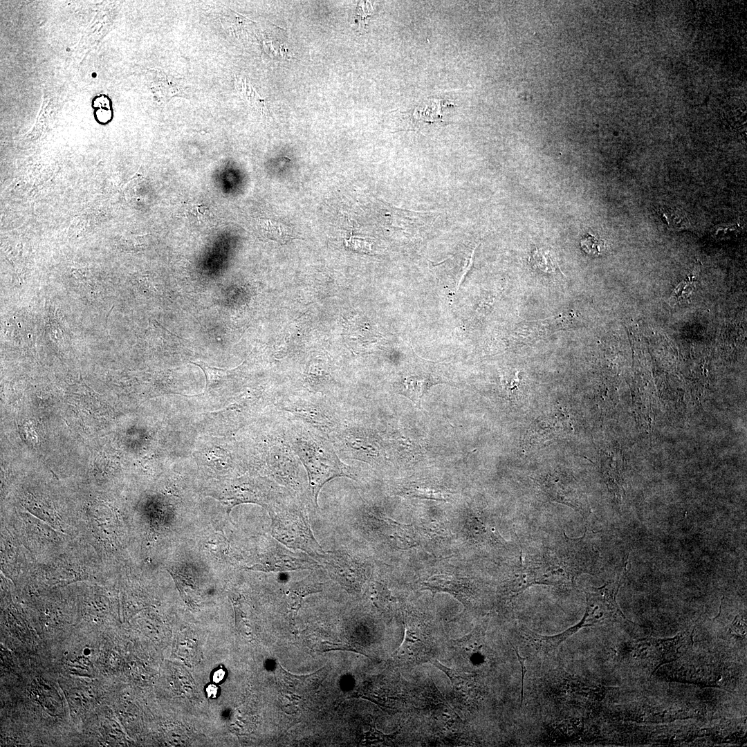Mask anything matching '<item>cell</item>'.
Listing matches in <instances>:
<instances>
[{
	"instance_id": "3957f363",
	"label": "cell",
	"mask_w": 747,
	"mask_h": 747,
	"mask_svg": "<svg viewBox=\"0 0 747 747\" xmlns=\"http://www.w3.org/2000/svg\"><path fill=\"white\" fill-rule=\"evenodd\" d=\"M329 439L341 459L362 461L374 465L387 461L382 438L351 409Z\"/></svg>"
},
{
	"instance_id": "8fae6325",
	"label": "cell",
	"mask_w": 747,
	"mask_h": 747,
	"mask_svg": "<svg viewBox=\"0 0 747 747\" xmlns=\"http://www.w3.org/2000/svg\"><path fill=\"white\" fill-rule=\"evenodd\" d=\"M691 634L685 631L679 634L672 638L656 639L652 638H644V641L650 645L655 652L660 657L658 667L664 663L672 661L677 657L679 649L684 646H689L691 640Z\"/></svg>"
},
{
	"instance_id": "4fadbf2b",
	"label": "cell",
	"mask_w": 747,
	"mask_h": 747,
	"mask_svg": "<svg viewBox=\"0 0 747 747\" xmlns=\"http://www.w3.org/2000/svg\"><path fill=\"white\" fill-rule=\"evenodd\" d=\"M440 670L443 672L451 681L455 692L464 699L468 698L471 693L472 680L470 676L461 671L449 668L439 662L435 658H432L430 662Z\"/></svg>"
},
{
	"instance_id": "7c38bea8",
	"label": "cell",
	"mask_w": 747,
	"mask_h": 747,
	"mask_svg": "<svg viewBox=\"0 0 747 747\" xmlns=\"http://www.w3.org/2000/svg\"><path fill=\"white\" fill-rule=\"evenodd\" d=\"M535 584L537 582L534 568L521 566L504 581L501 590L506 596L512 598Z\"/></svg>"
},
{
	"instance_id": "2e32d148",
	"label": "cell",
	"mask_w": 747,
	"mask_h": 747,
	"mask_svg": "<svg viewBox=\"0 0 747 747\" xmlns=\"http://www.w3.org/2000/svg\"><path fill=\"white\" fill-rule=\"evenodd\" d=\"M234 85L237 93L248 103L261 114H267L268 109L264 99L257 93L250 82L243 77H236Z\"/></svg>"
},
{
	"instance_id": "5b68a950",
	"label": "cell",
	"mask_w": 747,
	"mask_h": 747,
	"mask_svg": "<svg viewBox=\"0 0 747 747\" xmlns=\"http://www.w3.org/2000/svg\"><path fill=\"white\" fill-rule=\"evenodd\" d=\"M627 572V570L625 569L618 578L605 583L602 587H587L584 590L587 607L583 617L587 627L593 626L607 619L625 620L632 622L625 617L616 602L621 580Z\"/></svg>"
},
{
	"instance_id": "603a6c76",
	"label": "cell",
	"mask_w": 747,
	"mask_h": 747,
	"mask_svg": "<svg viewBox=\"0 0 747 747\" xmlns=\"http://www.w3.org/2000/svg\"><path fill=\"white\" fill-rule=\"evenodd\" d=\"M408 495H411L414 497L436 499L443 500L445 497V494L441 490H434L433 488L429 489L428 487L422 488L419 486H413L409 488L407 490Z\"/></svg>"
},
{
	"instance_id": "d4e9b609",
	"label": "cell",
	"mask_w": 747,
	"mask_h": 747,
	"mask_svg": "<svg viewBox=\"0 0 747 747\" xmlns=\"http://www.w3.org/2000/svg\"><path fill=\"white\" fill-rule=\"evenodd\" d=\"M225 676V672L222 669H219L214 672L213 674V681L215 683L221 681Z\"/></svg>"
},
{
	"instance_id": "52a82bcc",
	"label": "cell",
	"mask_w": 747,
	"mask_h": 747,
	"mask_svg": "<svg viewBox=\"0 0 747 747\" xmlns=\"http://www.w3.org/2000/svg\"><path fill=\"white\" fill-rule=\"evenodd\" d=\"M295 498H293L286 504L281 519L286 523L281 525L282 533H279V536L288 546L309 550L310 552H315L318 555L317 548L320 546L306 524L302 512V502Z\"/></svg>"
},
{
	"instance_id": "8992f818",
	"label": "cell",
	"mask_w": 747,
	"mask_h": 747,
	"mask_svg": "<svg viewBox=\"0 0 747 747\" xmlns=\"http://www.w3.org/2000/svg\"><path fill=\"white\" fill-rule=\"evenodd\" d=\"M404 624L405 636L394 654L395 662L403 666L429 663L433 658L432 647V639L426 628L409 616H406Z\"/></svg>"
},
{
	"instance_id": "ffe728a7",
	"label": "cell",
	"mask_w": 747,
	"mask_h": 747,
	"mask_svg": "<svg viewBox=\"0 0 747 747\" xmlns=\"http://www.w3.org/2000/svg\"><path fill=\"white\" fill-rule=\"evenodd\" d=\"M531 262L534 268L547 273H554L559 267L551 252L544 248L535 249L532 252Z\"/></svg>"
},
{
	"instance_id": "484cf974",
	"label": "cell",
	"mask_w": 747,
	"mask_h": 747,
	"mask_svg": "<svg viewBox=\"0 0 747 747\" xmlns=\"http://www.w3.org/2000/svg\"><path fill=\"white\" fill-rule=\"evenodd\" d=\"M207 694L210 697H214L218 692L217 687L214 685H209L207 689Z\"/></svg>"
},
{
	"instance_id": "ba28073f",
	"label": "cell",
	"mask_w": 747,
	"mask_h": 747,
	"mask_svg": "<svg viewBox=\"0 0 747 747\" xmlns=\"http://www.w3.org/2000/svg\"><path fill=\"white\" fill-rule=\"evenodd\" d=\"M320 560L330 575L348 590L358 591L361 587L364 571L350 557L330 553L320 555Z\"/></svg>"
},
{
	"instance_id": "4316f807",
	"label": "cell",
	"mask_w": 747,
	"mask_h": 747,
	"mask_svg": "<svg viewBox=\"0 0 747 747\" xmlns=\"http://www.w3.org/2000/svg\"><path fill=\"white\" fill-rule=\"evenodd\" d=\"M93 77H95V73H93Z\"/></svg>"
},
{
	"instance_id": "30bf717a",
	"label": "cell",
	"mask_w": 747,
	"mask_h": 747,
	"mask_svg": "<svg viewBox=\"0 0 747 747\" xmlns=\"http://www.w3.org/2000/svg\"><path fill=\"white\" fill-rule=\"evenodd\" d=\"M587 627L584 618L563 632L553 636H542L522 626L520 631L526 639L539 652L548 653L555 649L562 643L569 638L582 627Z\"/></svg>"
},
{
	"instance_id": "9a60e30c",
	"label": "cell",
	"mask_w": 747,
	"mask_h": 747,
	"mask_svg": "<svg viewBox=\"0 0 747 747\" xmlns=\"http://www.w3.org/2000/svg\"><path fill=\"white\" fill-rule=\"evenodd\" d=\"M483 625L477 627L463 638L454 641V648L465 658H470L483 647Z\"/></svg>"
},
{
	"instance_id": "277c9868",
	"label": "cell",
	"mask_w": 747,
	"mask_h": 747,
	"mask_svg": "<svg viewBox=\"0 0 747 747\" xmlns=\"http://www.w3.org/2000/svg\"><path fill=\"white\" fill-rule=\"evenodd\" d=\"M583 539H569L566 536L562 555L555 553L547 557L542 566L534 568L537 584L548 585L573 584L576 577L585 568L582 566L584 555H582Z\"/></svg>"
},
{
	"instance_id": "44dd1931",
	"label": "cell",
	"mask_w": 747,
	"mask_h": 747,
	"mask_svg": "<svg viewBox=\"0 0 747 747\" xmlns=\"http://www.w3.org/2000/svg\"><path fill=\"white\" fill-rule=\"evenodd\" d=\"M580 246L584 252L590 255H598L604 247V241L593 235L587 234L580 241Z\"/></svg>"
},
{
	"instance_id": "7a4b0ae2",
	"label": "cell",
	"mask_w": 747,
	"mask_h": 747,
	"mask_svg": "<svg viewBox=\"0 0 747 747\" xmlns=\"http://www.w3.org/2000/svg\"><path fill=\"white\" fill-rule=\"evenodd\" d=\"M279 410L313 427L329 439L342 424L349 404L309 391L286 394L277 403Z\"/></svg>"
},
{
	"instance_id": "ac0fdd59",
	"label": "cell",
	"mask_w": 747,
	"mask_h": 747,
	"mask_svg": "<svg viewBox=\"0 0 747 747\" xmlns=\"http://www.w3.org/2000/svg\"><path fill=\"white\" fill-rule=\"evenodd\" d=\"M259 224L265 237L271 240L284 243L293 239L290 227L282 222L261 219Z\"/></svg>"
},
{
	"instance_id": "9c48e42d",
	"label": "cell",
	"mask_w": 747,
	"mask_h": 747,
	"mask_svg": "<svg viewBox=\"0 0 747 747\" xmlns=\"http://www.w3.org/2000/svg\"><path fill=\"white\" fill-rule=\"evenodd\" d=\"M320 670L307 676H296L282 670L286 707L298 710L301 703H306L321 681Z\"/></svg>"
},
{
	"instance_id": "5bb4252c",
	"label": "cell",
	"mask_w": 747,
	"mask_h": 747,
	"mask_svg": "<svg viewBox=\"0 0 747 747\" xmlns=\"http://www.w3.org/2000/svg\"><path fill=\"white\" fill-rule=\"evenodd\" d=\"M308 638V646L315 651L349 650L360 653L348 641L338 636L313 634Z\"/></svg>"
},
{
	"instance_id": "6da1fadb",
	"label": "cell",
	"mask_w": 747,
	"mask_h": 747,
	"mask_svg": "<svg viewBox=\"0 0 747 747\" xmlns=\"http://www.w3.org/2000/svg\"><path fill=\"white\" fill-rule=\"evenodd\" d=\"M282 412L286 439L306 470L308 492L315 506L320 490L328 481L340 477L357 480L356 469L341 460L328 437Z\"/></svg>"
},
{
	"instance_id": "d6986e66",
	"label": "cell",
	"mask_w": 747,
	"mask_h": 747,
	"mask_svg": "<svg viewBox=\"0 0 747 747\" xmlns=\"http://www.w3.org/2000/svg\"><path fill=\"white\" fill-rule=\"evenodd\" d=\"M699 270V266H696L694 270L674 288L670 297L671 306H674L689 299L694 290Z\"/></svg>"
},
{
	"instance_id": "7402d4cb",
	"label": "cell",
	"mask_w": 747,
	"mask_h": 747,
	"mask_svg": "<svg viewBox=\"0 0 747 747\" xmlns=\"http://www.w3.org/2000/svg\"><path fill=\"white\" fill-rule=\"evenodd\" d=\"M344 243L346 248L354 252L369 253L371 251L370 239L351 237L345 239Z\"/></svg>"
},
{
	"instance_id": "e0dca14e",
	"label": "cell",
	"mask_w": 747,
	"mask_h": 747,
	"mask_svg": "<svg viewBox=\"0 0 747 747\" xmlns=\"http://www.w3.org/2000/svg\"><path fill=\"white\" fill-rule=\"evenodd\" d=\"M320 591L321 584L314 582H299L287 591V602L292 611L293 618H295L297 614L303 598L309 593Z\"/></svg>"
},
{
	"instance_id": "cb8c5ba5",
	"label": "cell",
	"mask_w": 747,
	"mask_h": 747,
	"mask_svg": "<svg viewBox=\"0 0 747 747\" xmlns=\"http://www.w3.org/2000/svg\"><path fill=\"white\" fill-rule=\"evenodd\" d=\"M511 645H512V644H511ZM512 647H513V649H514V650H515V653H516L517 657V658H518L519 663V664H520V666H521V671H522V689H521V703H520V704H521V706H522V702H523V697H524V676H525V674H526V670H526V667H525V660H526V658H524L522 657V656H521L519 655V652H518L517 649H516V648H515V647H514V646H513V645H512Z\"/></svg>"
}]
</instances>
